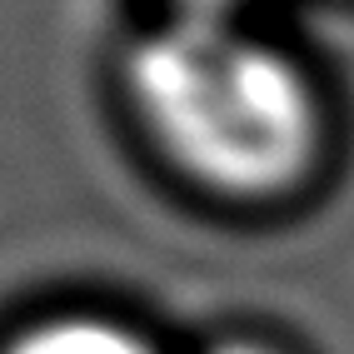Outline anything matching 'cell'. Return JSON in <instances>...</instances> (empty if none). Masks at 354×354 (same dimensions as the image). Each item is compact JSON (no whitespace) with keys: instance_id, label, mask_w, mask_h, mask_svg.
<instances>
[{"instance_id":"3","label":"cell","mask_w":354,"mask_h":354,"mask_svg":"<svg viewBox=\"0 0 354 354\" xmlns=\"http://www.w3.org/2000/svg\"><path fill=\"white\" fill-rule=\"evenodd\" d=\"M185 15H205V20H230V10H240L245 0H180Z\"/></svg>"},{"instance_id":"2","label":"cell","mask_w":354,"mask_h":354,"mask_svg":"<svg viewBox=\"0 0 354 354\" xmlns=\"http://www.w3.org/2000/svg\"><path fill=\"white\" fill-rule=\"evenodd\" d=\"M6 354H155V349L140 335H130L125 324H110L95 315H65L26 329Z\"/></svg>"},{"instance_id":"4","label":"cell","mask_w":354,"mask_h":354,"mask_svg":"<svg viewBox=\"0 0 354 354\" xmlns=\"http://www.w3.org/2000/svg\"><path fill=\"white\" fill-rule=\"evenodd\" d=\"M209 354H274V349H265V344H220Z\"/></svg>"},{"instance_id":"1","label":"cell","mask_w":354,"mask_h":354,"mask_svg":"<svg viewBox=\"0 0 354 354\" xmlns=\"http://www.w3.org/2000/svg\"><path fill=\"white\" fill-rule=\"evenodd\" d=\"M130 100L155 145L225 195H274L319 150V105L304 70L230 20L180 15L135 45Z\"/></svg>"}]
</instances>
